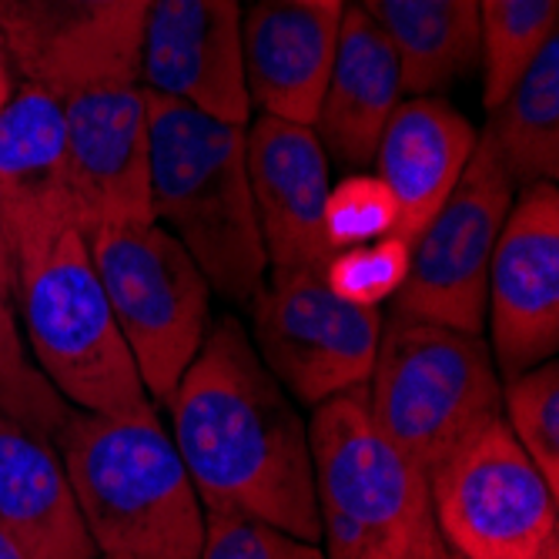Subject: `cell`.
Returning <instances> with one entry per match:
<instances>
[{"label":"cell","mask_w":559,"mask_h":559,"mask_svg":"<svg viewBox=\"0 0 559 559\" xmlns=\"http://www.w3.org/2000/svg\"><path fill=\"white\" fill-rule=\"evenodd\" d=\"M489 144L516 188L556 185L559 178V34H552L496 108Z\"/></svg>","instance_id":"22"},{"label":"cell","mask_w":559,"mask_h":559,"mask_svg":"<svg viewBox=\"0 0 559 559\" xmlns=\"http://www.w3.org/2000/svg\"><path fill=\"white\" fill-rule=\"evenodd\" d=\"M516 191L496 147L479 134L466 171L413 241L409 272L392 295V312L483 335L492 248Z\"/></svg>","instance_id":"9"},{"label":"cell","mask_w":559,"mask_h":559,"mask_svg":"<svg viewBox=\"0 0 559 559\" xmlns=\"http://www.w3.org/2000/svg\"><path fill=\"white\" fill-rule=\"evenodd\" d=\"M87 251L144 392L165 405L212 322L205 272L158 222L97 228Z\"/></svg>","instance_id":"7"},{"label":"cell","mask_w":559,"mask_h":559,"mask_svg":"<svg viewBox=\"0 0 559 559\" xmlns=\"http://www.w3.org/2000/svg\"><path fill=\"white\" fill-rule=\"evenodd\" d=\"M402 94V68L392 44L359 4H345L332 71L312 124L325 155L348 171L369 168Z\"/></svg>","instance_id":"19"},{"label":"cell","mask_w":559,"mask_h":559,"mask_svg":"<svg viewBox=\"0 0 559 559\" xmlns=\"http://www.w3.org/2000/svg\"><path fill=\"white\" fill-rule=\"evenodd\" d=\"M248 309L251 345L292 399L316 409L369 382L382 312L342 301L322 272H269Z\"/></svg>","instance_id":"10"},{"label":"cell","mask_w":559,"mask_h":559,"mask_svg":"<svg viewBox=\"0 0 559 559\" xmlns=\"http://www.w3.org/2000/svg\"><path fill=\"white\" fill-rule=\"evenodd\" d=\"M502 419L559 492V366L552 359L506 379Z\"/></svg>","instance_id":"25"},{"label":"cell","mask_w":559,"mask_h":559,"mask_svg":"<svg viewBox=\"0 0 559 559\" xmlns=\"http://www.w3.org/2000/svg\"><path fill=\"white\" fill-rule=\"evenodd\" d=\"M409 251L413 245L395 235H385L369 245L338 248L325 259L322 278L342 301L379 309L385 298L402 288L405 272H409Z\"/></svg>","instance_id":"26"},{"label":"cell","mask_w":559,"mask_h":559,"mask_svg":"<svg viewBox=\"0 0 559 559\" xmlns=\"http://www.w3.org/2000/svg\"><path fill=\"white\" fill-rule=\"evenodd\" d=\"M476 141V128L445 97H402L372 158L376 178L392 191L399 209L395 238L409 245L419 238L466 171Z\"/></svg>","instance_id":"18"},{"label":"cell","mask_w":559,"mask_h":559,"mask_svg":"<svg viewBox=\"0 0 559 559\" xmlns=\"http://www.w3.org/2000/svg\"><path fill=\"white\" fill-rule=\"evenodd\" d=\"M151 0H0V34L21 81L58 97L138 81Z\"/></svg>","instance_id":"13"},{"label":"cell","mask_w":559,"mask_h":559,"mask_svg":"<svg viewBox=\"0 0 559 559\" xmlns=\"http://www.w3.org/2000/svg\"><path fill=\"white\" fill-rule=\"evenodd\" d=\"M552 34H559V0H479L486 111L499 105Z\"/></svg>","instance_id":"23"},{"label":"cell","mask_w":559,"mask_h":559,"mask_svg":"<svg viewBox=\"0 0 559 559\" xmlns=\"http://www.w3.org/2000/svg\"><path fill=\"white\" fill-rule=\"evenodd\" d=\"M0 292H8V295H11V255H8L4 231H0Z\"/></svg>","instance_id":"32"},{"label":"cell","mask_w":559,"mask_h":559,"mask_svg":"<svg viewBox=\"0 0 559 559\" xmlns=\"http://www.w3.org/2000/svg\"><path fill=\"white\" fill-rule=\"evenodd\" d=\"M17 87V71H14V61H11V50L4 44V34H0V108L8 105V97L14 94Z\"/></svg>","instance_id":"30"},{"label":"cell","mask_w":559,"mask_h":559,"mask_svg":"<svg viewBox=\"0 0 559 559\" xmlns=\"http://www.w3.org/2000/svg\"><path fill=\"white\" fill-rule=\"evenodd\" d=\"M241 0H151L138 81L218 121L248 128Z\"/></svg>","instance_id":"14"},{"label":"cell","mask_w":559,"mask_h":559,"mask_svg":"<svg viewBox=\"0 0 559 559\" xmlns=\"http://www.w3.org/2000/svg\"><path fill=\"white\" fill-rule=\"evenodd\" d=\"M432 520L460 559H559V492L502 416L429 476Z\"/></svg>","instance_id":"8"},{"label":"cell","mask_w":559,"mask_h":559,"mask_svg":"<svg viewBox=\"0 0 559 559\" xmlns=\"http://www.w3.org/2000/svg\"><path fill=\"white\" fill-rule=\"evenodd\" d=\"M198 559H325L319 543L238 513H205V543Z\"/></svg>","instance_id":"28"},{"label":"cell","mask_w":559,"mask_h":559,"mask_svg":"<svg viewBox=\"0 0 559 559\" xmlns=\"http://www.w3.org/2000/svg\"><path fill=\"white\" fill-rule=\"evenodd\" d=\"M282 4H298V8H312V11H329V14H342L348 0H282Z\"/></svg>","instance_id":"31"},{"label":"cell","mask_w":559,"mask_h":559,"mask_svg":"<svg viewBox=\"0 0 559 559\" xmlns=\"http://www.w3.org/2000/svg\"><path fill=\"white\" fill-rule=\"evenodd\" d=\"M0 533L24 559H100L58 449L0 416Z\"/></svg>","instance_id":"20"},{"label":"cell","mask_w":559,"mask_h":559,"mask_svg":"<svg viewBox=\"0 0 559 559\" xmlns=\"http://www.w3.org/2000/svg\"><path fill=\"white\" fill-rule=\"evenodd\" d=\"M171 439L209 513H238L319 543L309 423L235 316L209 322L171 399Z\"/></svg>","instance_id":"1"},{"label":"cell","mask_w":559,"mask_h":559,"mask_svg":"<svg viewBox=\"0 0 559 559\" xmlns=\"http://www.w3.org/2000/svg\"><path fill=\"white\" fill-rule=\"evenodd\" d=\"M100 559H105V556H100Z\"/></svg>","instance_id":"34"},{"label":"cell","mask_w":559,"mask_h":559,"mask_svg":"<svg viewBox=\"0 0 559 559\" xmlns=\"http://www.w3.org/2000/svg\"><path fill=\"white\" fill-rule=\"evenodd\" d=\"M312 486L325 559H402L432 520L429 476L372 419L369 389L316 405Z\"/></svg>","instance_id":"5"},{"label":"cell","mask_w":559,"mask_h":559,"mask_svg":"<svg viewBox=\"0 0 559 559\" xmlns=\"http://www.w3.org/2000/svg\"><path fill=\"white\" fill-rule=\"evenodd\" d=\"M392 44L405 94H439L479 61V0H359Z\"/></svg>","instance_id":"21"},{"label":"cell","mask_w":559,"mask_h":559,"mask_svg":"<svg viewBox=\"0 0 559 559\" xmlns=\"http://www.w3.org/2000/svg\"><path fill=\"white\" fill-rule=\"evenodd\" d=\"M68 175L81 235L151 225V138L141 81H105L61 97Z\"/></svg>","instance_id":"12"},{"label":"cell","mask_w":559,"mask_h":559,"mask_svg":"<svg viewBox=\"0 0 559 559\" xmlns=\"http://www.w3.org/2000/svg\"><path fill=\"white\" fill-rule=\"evenodd\" d=\"M366 389L379 429L426 476L502 416V385L483 335L395 312L382 316Z\"/></svg>","instance_id":"6"},{"label":"cell","mask_w":559,"mask_h":559,"mask_svg":"<svg viewBox=\"0 0 559 559\" xmlns=\"http://www.w3.org/2000/svg\"><path fill=\"white\" fill-rule=\"evenodd\" d=\"M489 352L496 372L513 379L559 348V191L556 185H526L489 262L486 288Z\"/></svg>","instance_id":"11"},{"label":"cell","mask_w":559,"mask_h":559,"mask_svg":"<svg viewBox=\"0 0 559 559\" xmlns=\"http://www.w3.org/2000/svg\"><path fill=\"white\" fill-rule=\"evenodd\" d=\"M338 17L282 0H255L241 14L245 87L262 115L316 124L332 71Z\"/></svg>","instance_id":"17"},{"label":"cell","mask_w":559,"mask_h":559,"mask_svg":"<svg viewBox=\"0 0 559 559\" xmlns=\"http://www.w3.org/2000/svg\"><path fill=\"white\" fill-rule=\"evenodd\" d=\"M74 405L47 382L17 325L8 292H0V416L55 445Z\"/></svg>","instance_id":"24"},{"label":"cell","mask_w":559,"mask_h":559,"mask_svg":"<svg viewBox=\"0 0 559 559\" xmlns=\"http://www.w3.org/2000/svg\"><path fill=\"white\" fill-rule=\"evenodd\" d=\"M78 228L61 97L17 81L0 108V231L8 255Z\"/></svg>","instance_id":"16"},{"label":"cell","mask_w":559,"mask_h":559,"mask_svg":"<svg viewBox=\"0 0 559 559\" xmlns=\"http://www.w3.org/2000/svg\"><path fill=\"white\" fill-rule=\"evenodd\" d=\"M147 91V87H144ZM151 212L235 305L265 288L269 259L245 165V128L147 91Z\"/></svg>","instance_id":"2"},{"label":"cell","mask_w":559,"mask_h":559,"mask_svg":"<svg viewBox=\"0 0 559 559\" xmlns=\"http://www.w3.org/2000/svg\"><path fill=\"white\" fill-rule=\"evenodd\" d=\"M402 559H460V556H455V552L445 546V539H442L436 520H429V523L419 530V536L413 539L409 552H405Z\"/></svg>","instance_id":"29"},{"label":"cell","mask_w":559,"mask_h":559,"mask_svg":"<svg viewBox=\"0 0 559 559\" xmlns=\"http://www.w3.org/2000/svg\"><path fill=\"white\" fill-rule=\"evenodd\" d=\"M245 165L269 272H322L332 255L325 238L332 175L316 131L262 115L245 128Z\"/></svg>","instance_id":"15"},{"label":"cell","mask_w":559,"mask_h":559,"mask_svg":"<svg viewBox=\"0 0 559 559\" xmlns=\"http://www.w3.org/2000/svg\"><path fill=\"white\" fill-rule=\"evenodd\" d=\"M399 209L392 191L376 175H348L329 188L325 198V238L332 251L369 245L395 235Z\"/></svg>","instance_id":"27"},{"label":"cell","mask_w":559,"mask_h":559,"mask_svg":"<svg viewBox=\"0 0 559 559\" xmlns=\"http://www.w3.org/2000/svg\"><path fill=\"white\" fill-rule=\"evenodd\" d=\"M11 301L37 369L74 409L155 413L78 228L11 255Z\"/></svg>","instance_id":"4"},{"label":"cell","mask_w":559,"mask_h":559,"mask_svg":"<svg viewBox=\"0 0 559 559\" xmlns=\"http://www.w3.org/2000/svg\"><path fill=\"white\" fill-rule=\"evenodd\" d=\"M0 559H24V556L11 546V539H8L4 533H0Z\"/></svg>","instance_id":"33"},{"label":"cell","mask_w":559,"mask_h":559,"mask_svg":"<svg viewBox=\"0 0 559 559\" xmlns=\"http://www.w3.org/2000/svg\"><path fill=\"white\" fill-rule=\"evenodd\" d=\"M58 455L105 559H198L205 506L158 416L74 409Z\"/></svg>","instance_id":"3"}]
</instances>
